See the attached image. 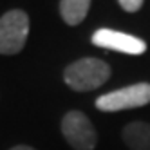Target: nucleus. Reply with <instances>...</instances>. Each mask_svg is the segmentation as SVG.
<instances>
[{
  "label": "nucleus",
  "instance_id": "f257e3e1",
  "mask_svg": "<svg viewBox=\"0 0 150 150\" xmlns=\"http://www.w3.org/2000/svg\"><path fill=\"white\" fill-rule=\"evenodd\" d=\"M110 78L109 63L100 58H81L71 63L63 72V80L72 91L87 92L101 87Z\"/></svg>",
  "mask_w": 150,
  "mask_h": 150
},
{
  "label": "nucleus",
  "instance_id": "f03ea898",
  "mask_svg": "<svg viewBox=\"0 0 150 150\" xmlns=\"http://www.w3.org/2000/svg\"><path fill=\"white\" fill-rule=\"evenodd\" d=\"M29 35V16L22 9H11L0 18V54H18Z\"/></svg>",
  "mask_w": 150,
  "mask_h": 150
},
{
  "label": "nucleus",
  "instance_id": "7ed1b4c3",
  "mask_svg": "<svg viewBox=\"0 0 150 150\" xmlns=\"http://www.w3.org/2000/svg\"><path fill=\"white\" fill-rule=\"evenodd\" d=\"M150 103V83H134L128 87L107 92L96 100V109L101 112H120Z\"/></svg>",
  "mask_w": 150,
  "mask_h": 150
},
{
  "label": "nucleus",
  "instance_id": "20e7f679",
  "mask_svg": "<svg viewBox=\"0 0 150 150\" xmlns=\"http://www.w3.org/2000/svg\"><path fill=\"white\" fill-rule=\"evenodd\" d=\"M62 134L76 150H92L98 143V134L91 120L80 110H71L62 120Z\"/></svg>",
  "mask_w": 150,
  "mask_h": 150
},
{
  "label": "nucleus",
  "instance_id": "39448f33",
  "mask_svg": "<svg viewBox=\"0 0 150 150\" xmlns=\"http://www.w3.org/2000/svg\"><path fill=\"white\" fill-rule=\"evenodd\" d=\"M92 44L96 47H105L110 51L117 52H125V54H143L146 51V44L132 35L120 33V31H112V29H98L92 35Z\"/></svg>",
  "mask_w": 150,
  "mask_h": 150
},
{
  "label": "nucleus",
  "instance_id": "423d86ee",
  "mask_svg": "<svg viewBox=\"0 0 150 150\" xmlns=\"http://www.w3.org/2000/svg\"><path fill=\"white\" fill-rule=\"evenodd\" d=\"M123 141L130 150H150V123H128L123 128Z\"/></svg>",
  "mask_w": 150,
  "mask_h": 150
},
{
  "label": "nucleus",
  "instance_id": "0eeeda50",
  "mask_svg": "<svg viewBox=\"0 0 150 150\" xmlns=\"http://www.w3.org/2000/svg\"><path fill=\"white\" fill-rule=\"evenodd\" d=\"M91 7V0H62L60 15L67 25H78L83 22Z\"/></svg>",
  "mask_w": 150,
  "mask_h": 150
},
{
  "label": "nucleus",
  "instance_id": "6e6552de",
  "mask_svg": "<svg viewBox=\"0 0 150 150\" xmlns=\"http://www.w3.org/2000/svg\"><path fill=\"white\" fill-rule=\"evenodd\" d=\"M117 2H120V6L128 13H136L143 6V0H117Z\"/></svg>",
  "mask_w": 150,
  "mask_h": 150
},
{
  "label": "nucleus",
  "instance_id": "1a4fd4ad",
  "mask_svg": "<svg viewBox=\"0 0 150 150\" xmlns=\"http://www.w3.org/2000/svg\"><path fill=\"white\" fill-rule=\"evenodd\" d=\"M11 150H35L33 146H27V145H16V146H13Z\"/></svg>",
  "mask_w": 150,
  "mask_h": 150
}]
</instances>
